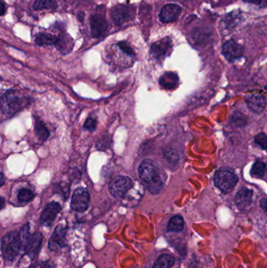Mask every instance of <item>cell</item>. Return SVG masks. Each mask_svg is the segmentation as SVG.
<instances>
[{"mask_svg": "<svg viewBox=\"0 0 267 268\" xmlns=\"http://www.w3.org/2000/svg\"><path fill=\"white\" fill-rule=\"evenodd\" d=\"M5 205V199L2 197L0 196V209H2Z\"/></svg>", "mask_w": 267, "mask_h": 268, "instance_id": "836d02e7", "label": "cell"}, {"mask_svg": "<svg viewBox=\"0 0 267 268\" xmlns=\"http://www.w3.org/2000/svg\"><path fill=\"white\" fill-rule=\"evenodd\" d=\"M57 40L58 37L52 34L40 33L35 39V43L40 46H52L56 44Z\"/></svg>", "mask_w": 267, "mask_h": 268, "instance_id": "d6986e66", "label": "cell"}, {"mask_svg": "<svg viewBox=\"0 0 267 268\" xmlns=\"http://www.w3.org/2000/svg\"><path fill=\"white\" fill-rule=\"evenodd\" d=\"M31 99L22 92L10 89L5 92L0 98V107L4 115L12 116L28 107Z\"/></svg>", "mask_w": 267, "mask_h": 268, "instance_id": "7a4b0ae2", "label": "cell"}, {"mask_svg": "<svg viewBox=\"0 0 267 268\" xmlns=\"http://www.w3.org/2000/svg\"><path fill=\"white\" fill-rule=\"evenodd\" d=\"M6 5H5V3H4L2 1L0 0V16H2V15L5 14V13H6Z\"/></svg>", "mask_w": 267, "mask_h": 268, "instance_id": "1f68e13d", "label": "cell"}, {"mask_svg": "<svg viewBox=\"0 0 267 268\" xmlns=\"http://www.w3.org/2000/svg\"><path fill=\"white\" fill-rule=\"evenodd\" d=\"M55 46L62 54H69L71 52L74 46L72 38L67 34H62L58 36Z\"/></svg>", "mask_w": 267, "mask_h": 268, "instance_id": "e0dca14e", "label": "cell"}, {"mask_svg": "<svg viewBox=\"0 0 267 268\" xmlns=\"http://www.w3.org/2000/svg\"><path fill=\"white\" fill-rule=\"evenodd\" d=\"M181 12V7L176 4H167L162 7L160 12V20L163 23L173 22L178 18Z\"/></svg>", "mask_w": 267, "mask_h": 268, "instance_id": "7c38bea8", "label": "cell"}, {"mask_svg": "<svg viewBox=\"0 0 267 268\" xmlns=\"http://www.w3.org/2000/svg\"><path fill=\"white\" fill-rule=\"evenodd\" d=\"M89 23H90V28H91L93 37H101L108 29V21L102 15H91L89 18Z\"/></svg>", "mask_w": 267, "mask_h": 268, "instance_id": "30bf717a", "label": "cell"}, {"mask_svg": "<svg viewBox=\"0 0 267 268\" xmlns=\"http://www.w3.org/2000/svg\"><path fill=\"white\" fill-rule=\"evenodd\" d=\"M134 187V182L128 177L118 176L109 183L110 193L118 199H123Z\"/></svg>", "mask_w": 267, "mask_h": 268, "instance_id": "277c9868", "label": "cell"}, {"mask_svg": "<svg viewBox=\"0 0 267 268\" xmlns=\"http://www.w3.org/2000/svg\"><path fill=\"white\" fill-rule=\"evenodd\" d=\"M247 104L249 109L256 114H260L265 109L267 99L262 93H253L247 98Z\"/></svg>", "mask_w": 267, "mask_h": 268, "instance_id": "5bb4252c", "label": "cell"}, {"mask_svg": "<svg viewBox=\"0 0 267 268\" xmlns=\"http://www.w3.org/2000/svg\"><path fill=\"white\" fill-rule=\"evenodd\" d=\"M184 227V221L181 216H176L171 219L168 225V231L180 232L183 231Z\"/></svg>", "mask_w": 267, "mask_h": 268, "instance_id": "603a6c76", "label": "cell"}, {"mask_svg": "<svg viewBox=\"0 0 267 268\" xmlns=\"http://www.w3.org/2000/svg\"><path fill=\"white\" fill-rule=\"evenodd\" d=\"M260 206H261L263 210H264L265 213H267V198H264L261 200V202H260Z\"/></svg>", "mask_w": 267, "mask_h": 268, "instance_id": "d6a6232c", "label": "cell"}, {"mask_svg": "<svg viewBox=\"0 0 267 268\" xmlns=\"http://www.w3.org/2000/svg\"><path fill=\"white\" fill-rule=\"evenodd\" d=\"M175 258L169 254L160 256L154 263V268H171L174 265Z\"/></svg>", "mask_w": 267, "mask_h": 268, "instance_id": "44dd1931", "label": "cell"}, {"mask_svg": "<svg viewBox=\"0 0 267 268\" xmlns=\"http://www.w3.org/2000/svg\"><path fill=\"white\" fill-rule=\"evenodd\" d=\"M96 127H97V121L93 119V118H87L85 120V123H84V129L89 130V131H94L96 130Z\"/></svg>", "mask_w": 267, "mask_h": 268, "instance_id": "f1b7e54d", "label": "cell"}, {"mask_svg": "<svg viewBox=\"0 0 267 268\" xmlns=\"http://www.w3.org/2000/svg\"><path fill=\"white\" fill-rule=\"evenodd\" d=\"M255 142L256 144H258L260 148L263 149H267V137L265 133H259L258 135L255 137Z\"/></svg>", "mask_w": 267, "mask_h": 268, "instance_id": "83f0119b", "label": "cell"}, {"mask_svg": "<svg viewBox=\"0 0 267 268\" xmlns=\"http://www.w3.org/2000/svg\"><path fill=\"white\" fill-rule=\"evenodd\" d=\"M223 54L230 62L238 59L243 55V47L233 39L227 41L223 46Z\"/></svg>", "mask_w": 267, "mask_h": 268, "instance_id": "8fae6325", "label": "cell"}, {"mask_svg": "<svg viewBox=\"0 0 267 268\" xmlns=\"http://www.w3.org/2000/svg\"><path fill=\"white\" fill-rule=\"evenodd\" d=\"M4 183V177L2 174H0V187L2 186Z\"/></svg>", "mask_w": 267, "mask_h": 268, "instance_id": "e575fe53", "label": "cell"}, {"mask_svg": "<svg viewBox=\"0 0 267 268\" xmlns=\"http://www.w3.org/2000/svg\"><path fill=\"white\" fill-rule=\"evenodd\" d=\"M171 49V39L165 38L162 40L154 43L150 48V54L156 59H162L167 55L169 50Z\"/></svg>", "mask_w": 267, "mask_h": 268, "instance_id": "9a60e30c", "label": "cell"}, {"mask_svg": "<svg viewBox=\"0 0 267 268\" xmlns=\"http://www.w3.org/2000/svg\"><path fill=\"white\" fill-rule=\"evenodd\" d=\"M66 235H67L66 227L64 225H58L56 227L49 240V249L51 251L56 252L64 248L65 246Z\"/></svg>", "mask_w": 267, "mask_h": 268, "instance_id": "ba28073f", "label": "cell"}, {"mask_svg": "<svg viewBox=\"0 0 267 268\" xmlns=\"http://www.w3.org/2000/svg\"><path fill=\"white\" fill-rule=\"evenodd\" d=\"M1 250L5 260L11 261L18 256L21 252V241L17 231H11L2 238Z\"/></svg>", "mask_w": 267, "mask_h": 268, "instance_id": "3957f363", "label": "cell"}, {"mask_svg": "<svg viewBox=\"0 0 267 268\" xmlns=\"http://www.w3.org/2000/svg\"><path fill=\"white\" fill-rule=\"evenodd\" d=\"M139 176L145 187L151 194H157L162 191L165 185V174L153 162L146 159L139 167Z\"/></svg>", "mask_w": 267, "mask_h": 268, "instance_id": "6da1fadb", "label": "cell"}, {"mask_svg": "<svg viewBox=\"0 0 267 268\" xmlns=\"http://www.w3.org/2000/svg\"><path fill=\"white\" fill-rule=\"evenodd\" d=\"M160 84L164 89H175L179 84L178 76L173 72H167L160 79Z\"/></svg>", "mask_w": 267, "mask_h": 268, "instance_id": "ac0fdd59", "label": "cell"}, {"mask_svg": "<svg viewBox=\"0 0 267 268\" xmlns=\"http://www.w3.org/2000/svg\"><path fill=\"white\" fill-rule=\"evenodd\" d=\"M18 234L20 241H21V251H24L25 253L28 243H29L30 239L32 236V235L30 234L29 224H24V227L20 230Z\"/></svg>", "mask_w": 267, "mask_h": 268, "instance_id": "ffe728a7", "label": "cell"}, {"mask_svg": "<svg viewBox=\"0 0 267 268\" xmlns=\"http://www.w3.org/2000/svg\"><path fill=\"white\" fill-rule=\"evenodd\" d=\"M240 20H241V15L239 13H236L234 11L229 13L225 19V24H226V28H234L239 22Z\"/></svg>", "mask_w": 267, "mask_h": 268, "instance_id": "484cf974", "label": "cell"}, {"mask_svg": "<svg viewBox=\"0 0 267 268\" xmlns=\"http://www.w3.org/2000/svg\"><path fill=\"white\" fill-rule=\"evenodd\" d=\"M39 268H53L51 265H39Z\"/></svg>", "mask_w": 267, "mask_h": 268, "instance_id": "d590c367", "label": "cell"}, {"mask_svg": "<svg viewBox=\"0 0 267 268\" xmlns=\"http://www.w3.org/2000/svg\"><path fill=\"white\" fill-rule=\"evenodd\" d=\"M244 2L256 4L257 6L265 7L267 6V0H244Z\"/></svg>", "mask_w": 267, "mask_h": 268, "instance_id": "4dcf8cb0", "label": "cell"}, {"mask_svg": "<svg viewBox=\"0 0 267 268\" xmlns=\"http://www.w3.org/2000/svg\"><path fill=\"white\" fill-rule=\"evenodd\" d=\"M43 239V235L40 232H35L31 236L25 254L32 261L35 260L39 254Z\"/></svg>", "mask_w": 267, "mask_h": 268, "instance_id": "4fadbf2b", "label": "cell"}, {"mask_svg": "<svg viewBox=\"0 0 267 268\" xmlns=\"http://www.w3.org/2000/svg\"><path fill=\"white\" fill-rule=\"evenodd\" d=\"M135 9L133 6L119 5L115 6L111 12V17L114 23L117 25L124 24L135 17Z\"/></svg>", "mask_w": 267, "mask_h": 268, "instance_id": "8992f818", "label": "cell"}, {"mask_svg": "<svg viewBox=\"0 0 267 268\" xmlns=\"http://www.w3.org/2000/svg\"><path fill=\"white\" fill-rule=\"evenodd\" d=\"M89 194L84 187H78L74 190L70 201L71 209L79 213L85 212L89 207Z\"/></svg>", "mask_w": 267, "mask_h": 268, "instance_id": "52a82bcc", "label": "cell"}, {"mask_svg": "<svg viewBox=\"0 0 267 268\" xmlns=\"http://www.w3.org/2000/svg\"><path fill=\"white\" fill-rule=\"evenodd\" d=\"M267 172V167L266 164L261 162H257L253 165V168L251 170L252 176L256 178H262L265 176Z\"/></svg>", "mask_w": 267, "mask_h": 268, "instance_id": "d4e9b609", "label": "cell"}, {"mask_svg": "<svg viewBox=\"0 0 267 268\" xmlns=\"http://www.w3.org/2000/svg\"><path fill=\"white\" fill-rule=\"evenodd\" d=\"M253 191L250 189L243 187L236 194V205L240 209H246L253 202Z\"/></svg>", "mask_w": 267, "mask_h": 268, "instance_id": "2e32d148", "label": "cell"}, {"mask_svg": "<svg viewBox=\"0 0 267 268\" xmlns=\"http://www.w3.org/2000/svg\"><path fill=\"white\" fill-rule=\"evenodd\" d=\"M62 210V205L58 202H52L47 204L40 216V224L45 227H50Z\"/></svg>", "mask_w": 267, "mask_h": 268, "instance_id": "9c48e42d", "label": "cell"}, {"mask_svg": "<svg viewBox=\"0 0 267 268\" xmlns=\"http://www.w3.org/2000/svg\"><path fill=\"white\" fill-rule=\"evenodd\" d=\"M214 181L216 187L223 192L228 193L234 188L238 183V178L231 170L222 169L215 174Z\"/></svg>", "mask_w": 267, "mask_h": 268, "instance_id": "5b68a950", "label": "cell"}, {"mask_svg": "<svg viewBox=\"0 0 267 268\" xmlns=\"http://www.w3.org/2000/svg\"><path fill=\"white\" fill-rule=\"evenodd\" d=\"M34 197H35V194L32 190L27 188L21 189L17 195L19 202H21V203H28V202H31L33 199Z\"/></svg>", "mask_w": 267, "mask_h": 268, "instance_id": "4316f807", "label": "cell"}, {"mask_svg": "<svg viewBox=\"0 0 267 268\" xmlns=\"http://www.w3.org/2000/svg\"><path fill=\"white\" fill-rule=\"evenodd\" d=\"M57 7V4L54 0H36L33 4L35 10L42 9H54Z\"/></svg>", "mask_w": 267, "mask_h": 268, "instance_id": "cb8c5ba5", "label": "cell"}, {"mask_svg": "<svg viewBox=\"0 0 267 268\" xmlns=\"http://www.w3.org/2000/svg\"><path fill=\"white\" fill-rule=\"evenodd\" d=\"M118 46H119V47L121 50H123V52L126 53V54H128V55H134V51H133L131 47H130L126 42H120V43L118 44Z\"/></svg>", "mask_w": 267, "mask_h": 268, "instance_id": "f546056e", "label": "cell"}, {"mask_svg": "<svg viewBox=\"0 0 267 268\" xmlns=\"http://www.w3.org/2000/svg\"><path fill=\"white\" fill-rule=\"evenodd\" d=\"M35 131L37 134L39 140L44 141H47L49 136H50V132L47 126H45L44 123L39 119H36L35 122Z\"/></svg>", "mask_w": 267, "mask_h": 268, "instance_id": "7402d4cb", "label": "cell"}]
</instances>
